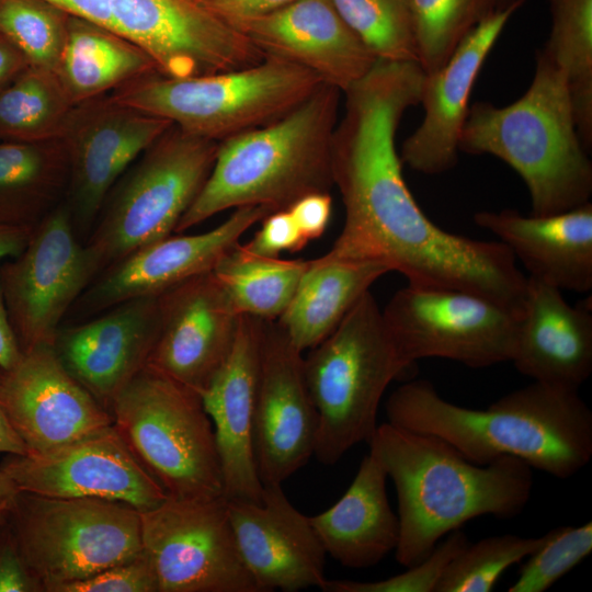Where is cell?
Segmentation results:
<instances>
[{"label": "cell", "instance_id": "40", "mask_svg": "<svg viewBox=\"0 0 592 592\" xmlns=\"http://www.w3.org/2000/svg\"><path fill=\"white\" fill-rule=\"evenodd\" d=\"M469 540L460 530L447 534L422 561L407 567L405 572L377 581L326 579L323 592H434L448 563L463 550Z\"/></svg>", "mask_w": 592, "mask_h": 592}, {"label": "cell", "instance_id": "13", "mask_svg": "<svg viewBox=\"0 0 592 592\" xmlns=\"http://www.w3.org/2000/svg\"><path fill=\"white\" fill-rule=\"evenodd\" d=\"M159 592H260L237 546L224 496L167 498L140 512Z\"/></svg>", "mask_w": 592, "mask_h": 592}, {"label": "cell", "instance_id": "14", "mask_svg": "<svg viewBox=\"0 0 592 592\" xmlns=\"http://www.w3.org/2000/svg\"><path fill=\"white\" fill-rule=\"evenodd\" d=\"M111 10L113 31L141 48L168 78L235 70L265 57L194 0H112Z\"/></svg>", "mask_w": 592, "mask_h": 592}, {"label": "cell", "instance_id": "35", "mask_svg": "<svg viewBox=\"0 0 592 592\" xmlns=\"http://www.w3.org/2000/svg\"><path fill=\"white\" fill-rule=\"evenodd\" d=\"M525 0H411L417 62L428 75L442 68L482 21Z\"/></svg>", "mask_w": 592, "mask_h": 592}, {"label": "cell", "instance_id": "51", "mask_svg": "<svg viewBox=\"0 0 592 592\" xmlns=\"http://www.w3.org/2000/svg\"><path fill=\"white\" fill-rule=\"evenodd\" d=\"M20 490L0 465V510L10 508Z\"/></svg>", "mask_w": 592, "mask_h": 592}, {"label": "cell", "instance_id": "19", "mask_svg": "<svg viewBox=\"0 0 592 592\" xmlns=\"http://www.w3.org/2000/svg\"><path fill=\"white\" fill-rule=\"evenodd\" d=\"M159 311L147 366L201 395L230 352L241 315L213 272L160 294Z\"/></svg>", "mask_w": 592, "mask_h": 592}, {"label": "cell", "instance_id": "17", "mask_svg": "<svg viewBox=\"0 0 592 592\" xmlns=\"http://www.w3.org/2000/svg\"><path fill=\"white\" fill-rule=\"evenodd\" d=\"M319 417L304 357L276 320H265L253 446L263 486L282 485L314 456Z\"/></svg>", "mask_w": 592, "mask_h": 592}, {"label": "cell", "instance_id": "52", "mask_svg": "<svg viewBox=\"0 0 592 592\" xmlns=\"http://www.w3.org/2000/svg\"><path fill=\"white\" fill-rule=\"evenodd\" d=\"M10 508L0 510V526L7 521Z\"/></svg>", "mask_w": 592, "mask_h": 592}, {"label": "cell", "instance_id": "16", "mask_svg": "<svg viewBox=\"0 0 592 592\" xmlns=\"http://www.w3.org/2000/svg\"><path fill=\"white\" fill-rule=\"evenodd\" d=\"M1 467L37 496L121 501L140 512L168 498L113 424L45 453L9 455Z\"/></svg>", "mask_w": 592, "mask_h": 592}, {"label": "cell", "instance_id": "47", "mask_svg": "<svg viewBox=\"0 0 592 592\" xmlns=\"http://www.w3.org/2000/svg\"><path fill=\"white\" fill-rule=\"evenodd\" d=\"M22 353L9 318L0 284V368H11L20 360Z\"/></svg>", "mask_w": 592, "mask_h": 592}, {"label": "cell", "instance_id": "15", "mask_svg": "<svg viewBox=\"0 0 592 592\" xmlns=\"http://www.w3.org/2000/svg\"><path fill=\"white\" fill-rule=\"evenodd\" d=\"M173 123L100 95L73 106L61 141L68 164V202L75 229L90 230L127 167Z\"/></svg>", "mask_w": 592, "mask_h": 592}, {"label": "cell", "instance_id": "25", "mask_svg": "<svg viewBox=\"0 0 592 592\" xmlns=\"http://www.w3.org/2000/svg\"><path fill=\"white\" fill-rule=\"evenodd\" d=\"M520 7H511L482 21L442 68L425 73L419 102L424 117L402 144L399 155L402 163L430 175L446 172L457 164L471 89L488 54Z\"/></svg>", "mask_w": 592, "mask_h": 592}, {"label": "cell", "instance_id": "24", "mask_svg": "<svg viewBox=\"0 0 592 592\" xmlns=\"http://www.w3.org/2000/svg\"><path fill=\"white\" fill-rule=\"evenodd\" d=\"M159 295L132 298L88 322L58 330L67 371L105 408L148 363L159 331Z\"/></svg>", "mask_w": 592, "mask_h": 592}, {"label": "cell", "instance_id": "2", "mask_svg": "<svg viewBox=\"0 0 592 592\" xmlns=\"http://www.w3.org/2000/svg\"><path fill=\"white\" fill-rule=\"evenodd\" d=\"M385 410L390 424L436 436L479 465L512 456L566 479L592 457V411L578 389L533 380L479 410L449 402L430 380L417 379L396 388Z\"/></svg>", "mask_w": 592, "mask_h": 592}, {"label": "cell", "instance_id": "41", "mask_svg": "<svg viewBox=\"0 0 592 592\" xmlns=\"http://www.w3.org/2000/svg\"><path fill=\"white\" fill-rule=\"evenodd\" d=\"M48 592H159L153 566L143 550L138 556L86 579L53 587Z\"/></svg>", "mask_w": 592, "mask_h": 592}, {"label": "cell", "instance_id": "12", "mask_svg": "<svg viewBox=\"0 0 592 592\" xmlns=\"http://www.w3.org/2000/svg\"><path fill=\"white\" fill-rule=\"evenodd\" d=\"M99 274L67 204L50 209L25 247L0 262V284L22 351L53 345L59 323Z\"/></svg>", "mask_w": 592, "mask_h": 592}, {"label": "cell", "instance_id": "38", "mask_svg": "<svg viewBox=\"0 0 592 592\" xmlns=\"http://www.w3.org/2000/svg\"><path fill=\"white\" fill-rule=\"evenodd\" d=\"M544 540L503 534L468 545L445 568L434 592H490L500 577L524 560Z\"/></svg>", "mask_w": 592, "mask_h": 592}, {"label": "cell", "instance_id": "33", "mask_svg": "<svg viewBox=\"0 0 592 592\" xmlns=\"http://www.w3.org/2000/svg\"><path fill=\"white\" fill-rule=\"evenodd\" d=\"M551 29L540 49L567 79L579 138L592 147V0H550Z\"/></svg>", "mask_w": 592, "mask_h": 592}, {"label": "cell", "instance_id": "27", "mask_svg": "<svg viewBox=\"0 0 592 592\" xmlns=\"http://www.w3.org/2000/svg\"><path fill=\"white\" fill-rule=\"evenodd\" d=\"M474 221L494 234L535 277L560 291L592 289V204L549 216L481 210Z\"/></svg>", "mask_w": 592, "mask_h": 592}, {"label": "cell", "instance_id": "9", "mask_svg": "<svg viewBox=\"0 0 592 592\" xmlns=\"http://www.w3.org/2000/svg\"><path fill=\"white\" fill-rule=\"evenodd\" d=\"M218 146L172 125L141 153L107 196L84 243L99 274L174 232L205 184Z\"/></svg>", "mask_w": 592, "mask_h": 592}, {"label": "cell", "instance_id": "50", "mask_svg": "<svg viewBox=\"0 0 592 592\" xmlns=\"http://www.w3.org/2000/svg\"><path fill=\"white\" fill-rule=\"evenodd\" d=\"M1 371V368H0ZM0 453L8 455H26L27 448L11 425L0 403Z\"/></svg>", "mask_w": 592, "mask_h": 592}, {"label": "cell", "instance_id": "26", "mask_svg": "<svg viewBox=\"0 0 592 592\" xmlns=\"http://www.w3.org/2000/svg\"><path fill=\"white\" fill-rule=\"evenodd\" d=\"M511 362L535 382L578 389L592 373V311L572 306L562 291L527 276Z\"/></svg>", "mask_w": 592, "mask_h": 592}, {"label": "cell", "instance_id": "8", "mask_svg": "<svg viewBox=\"0 0 592 592\" xmlns=\"http://www.w3.org/2000/svg\"><path fill=\"white\" fill-rule=\"evenodd\" d=\"M109 410L118 434L169 498L224 496L214 428L200 394L146 365Z\"/></svg>", "mask_w": 592, "mask_h": 592}, {"label": "cell", "instance_id": "5", "mask_svg": "<svg viewBox=\"0 0 592 592\" xmlns=\"http://www.w3.org/2000/svg\"><path fill=\"white\" fill-rule=\"evenodd\" d=\"M341 93L322 83L285 116L220 141L205 184L174 232L230 208L265 206L275 212L305 195L330 192Z\"/></svg>", "mask_w": 592, "mask_h": 592}, {"label": "cell", "instance_id": "37", "mask_svg": "<svg viewBox=\"0 0 592 592\" xmlns=\"http://www.w3.org/2000/svg\"><path fill=\"white\" fill-rule=\"evenodd\" d=\"M70 14L44 0H0V32L30 66L57 73Z\"/></svg>", "mask_w": 592, "mask_h": 592}, {"label": "cell", "instance_id": "46", "mask_svg": "<svg viewBox=\"0 0 592 592\" xmlns=\"http://www.w3.org/2000/svg\"><path fill=\"white\" fill-rule=\"evenodd\" d=\"M77 16L113 31L112 0H44ZM114 32V31H113Z\"/></svg>", "mask_w": 592, "mask_h": 592}, {"label": "cell", "instance_id": "43", "mask_svg": "<svg viewBox=\"0 0 592 592\" xmlns=\"http://www.w3.org/2000/svg\"><path fill=\"white\" fill-rule=\"evenodd\" d=\"M0 592H42L22 558L8 519L0 526Z\"/></svg>", "mask_w": 592, "mask_h": 592}, {"label": "cell", "instance_id": "21", "mask_svg": "<svg viewBox=\"0 0 592 592\" xmlns=\"http://www.w3.org/2000/svg\"><path fill=\"white\" fill-rule=\"evenodd\" d=\"M240 556L260 592L321 589L326 551L309 516L285 496L282 485L263 486L260 502L228 500Z\"/></svg>", "mask_w": 592, "mask_h": 592}, {"label": "cell", "instance_id": "4", "mask_svg": "<svg viewBox=\"0 0 592 592\" xmlns=\"http://www.w3.org/2000/svg\"><path fill=\"white\" fill-rule=\"evenodd\" d=\"M459 151L491 155L523 179L534 216L571 210L590 202L592 162L576 128L561 69L540 49L526 92L508 106L475 102L468 109Z\"/></svg>", "mask_w": 592, "mask_h": 592}, {"label": "cell", "instance_id": "22", "mask_svg": "<svg viewBox=\"0 0 592 592\" xmlns=\"http://www.w3.org/2000/svg\"><path fill=\"white\" fill-rule=\"evenodd\" d=\"M272 212L265 206L238 207L205 232L170 235L144 246L103 270L82 294L83 305L90 311L109 309L132 298L158 296L212 272L241 236Z\"/></svg>", "mask_w": 592, "mask_h": 592}, {"label": "cell", "instance_id": "1", "mask_svg": "<svg viewBox=\"0 0 592 592\" xmlns=\"http://www.w3.org/2000/svg\"><path fill=\"white\" fill-rule=\"evenodd\" d=\"M424 76L415 61L378 59L343 92L331 172L344 224L321 258L378 262L402 274L408 285L470 292L517 311L527 277L510 249L443 230L405 181L396 132L403 113L419 104Z\"/></svg>", "mask_w": 592, "mask_h": 592}, {"label": "cell", "instance_id": "10", "mask_svg": "<svg viewBox=\"0 0 592 592\" xmlns=\"http://www.w3.org/2000/svg\"><path fill=\"white\" fill-rule=\"evenodd\" d=\"M8 522L42 592L143 551L140 511L121 501L19 492Z\"/></svg>", "mask_w": 592, "mask_h": 592}, {"label": "cell", "instance_id": "3", "mask_svg": "<svg viewBox=\"0 0 592 592\" xmlns=\"http://www.w3.org/2000/svg\"><path fill=\"white\" fill-rule=\"evenodd\" d=\"M396 487L403 567L424 560L440 539L483 515L512 519L527 504L532 467L502 456L479 465L445 441L385 422L367 443Z\"/></svg>", "mask_w": 592, "mask_h": 592}, {"label": "cell", "instance_id": "36", "mask_svg": "<svg viewBox=\"0 0 592 592\" xmlns=\"http://www.w3.org/2000/svg\"><path fill=\"white\" fill-rule=\"evenodd\" d=\"M348 26L378 59L415 61L411 0H331Z\"/></svg>", "mask_w": 592, "mask_h": 592}, {"label": "cell", "instance_id": "7", "mask_svg": "<svg viewBox=\"0 0 592 592\" xmlns=\"http://www.w3.org/2000/svg\"><path fill=\"white\" fill-rule=\"evenodd\" d=\"M322 83L303 67L265 56L248 67L205 76L177 79L152 72L110 95L187 134L220 143L285 116Z\"/></svg>", "mask_w": 592, "mask_h": 592}, {"label": "cell", "instance_id": "28", "mask_svg": "<svg viewBox=\"0 0 592 592\" xmlns=\"http://www.w3.org/2000/svg\"><path fill=\"white\" fill-rule=\"evenodd\" d=\"M387 474L368 452L344 494L326 511L309 516L327 555L362 569L396 550L399 519L387 497Z\"/></svg>", "mask_w": 592, "mask_h": 592}, {"label": "cell", "instance_id": "34", "mask_svg": "<svg viewBox=\"0 0 592 592\" xmlns=\"http://www.w3.org/2000/svg\"><path fill=\"white\" fill-rule=\"evenodd\" d=\"M73 106L55 71L29 66L0 91V141L60 139Z\"/></svg>", "mask_w": 592, "mask_h": 592}, {"label": "cell", "instance_id": "6", "mask_svg": "<svg viewBox=\"0 0 592 592\" xmlns=\"http://www.w3.org/2000/svg\"><path fill=\"white\" fill-rule=\"evenodd\" d=\"M410 365L402 357L371 291L304 357L309 394L319 417L314 456L332 466L368 443L388 385Z\"/></svg>", "mask_w": 592, "mask_h": 592}, {"label": "cell", "instance_id": "29", "mask_svg": "<svg viewBox=\"0 0 592 592\" xmlns=\"http://www.w3.org/2000/svg\"><path fill=\"white\" fill-rule=\"evenodd\" d=\"M390 270L378 262L310 260L296 292L276 319L292 343L310 350L327 338L358 298Z\"/></svg>", "mask_w": 592, "mask_h": 592}, {"label": "cell", "instance_id": "30", "mask_svg": "<svg viewBox=\"0 0 592 592\" xmlns=\"http://www.w3.org/2000/svg\"><path fill=\"white\" fill-rule=\"evenodd\" d=\"M157 72L153 60L122 35L70 16L57 75L76 105Z\"/></svg>", "mask_w": 592, "mask_h": 592}, {"label": "cell", "instance_id": "31", "mask_svg": "<svg viewBox=\"0 0 592 592\" xmlns=\"http://www.w3.org/2000/svg\"><path fill=\"white\" fill-rule=\"evenodd\" d=\"M61 139L0 141V224L34 227L68 186Z\"/></svg>", "mask_w": 592, "mask_h": 592}, {"label": "cell", "instance_id": "53", "mask_svg": "<svg viewBox=\"0 0 592 592\" xmlns=\"http://www.w3.org/2000/svg\"><path fill=\"white\" fill-rule=\"evenodd\" d=\"M194 1H196V2H198V3H200V2H202V1H204V0H194Z\"/></svg>", "mask_w": 592, "mask_h": 592}, {"label": "cell", "instance_id": "45", "mask_svg": "<svg viewBox=\"0 0 592 592\" xmlns=\"http://www.w3.org/2000/svg\"><path fill=\"white\" fill-rule=\"evenodd\" d=\"M294 0H204L200 2L227 22L262 15Z\"/></svg>", "mask_w": 592, "mask_h": 592}, {"label": "cell", "instance_id": "39", "mask_svg": "<svg viewBox=\"0 0 592 592\" xmlns=\"http://www.w3.org/2000/svg\"><path fill=\"white\" fill-rule=\"evenodd\" d=\"M592 550V523L558 526L544 534L525 559L509 592H544L578 566Z\"/></svg>", "mask_w": 592, "mask_h": 592}, {"label": "cell", "instance_id": "23", "mask_svg": "<svg viewBox=\"0 0 592 592\" xmlns=\"http://www.w3.org/2000/svg\"><path fill=\"white\" fill-rule=\"evenodd\" d=\"M264 323L253 316H240L230 352L201 394L213 423L228 500H262L253 429Z\"/></svg>", "mask_w": 592, "mask_h": 592}, {"label": "cell", "instance_id": "42", "mask_svg": "<svg viewBox=\"0 0 592 592\" xmlns=\"http://www.w3.org/2000/svg\"><path fill=\"white\" fill-rule=\"evenodd\" d=\"M261 223L251 240L241 244L248 252L277 258L283 251L296 252L308 243L288 209L272 212Z\"/></svg>", "mask_w": 592, "mask_h": 592}, {"label": "cell", "instance_id": "48", "mask_svg": "<svg viewBox=\"0 0 592 592\" xmlns=\"http://www.w3.org/2000/svg\"><path fill=\"white\" fill-rule=\"evenodd\" d=\"M30 62L15 45L0 32V91L21 75Z\"/></svg>", "mask_w": 592, "mask_h": 592}, {"label": "cell", "instance_id": "11", "mask_svg": "<svg viewBox=\"0 0 592 592\" xmlns=\"http://www.w3.org/2000/svg\"><path fill=\"white\" fill-rule=\"evenodd\" d=\"M382 311L409 365L440 357L485 368L512 360L519 317L480 295L407 285Z\"/></svg>", "mask_w": 592, "mask_h": 592}, {"label": "cell", "instance_id": "49", "mask_svg": "<svg viewBox=\"0 0 592 592\" xmlns=\"http://www.w3.org/2000/svg\"><path fill=\"white\" fill-rule=\"evenodd\" d=\"M32 228L0 224V261L16 255L25 247Z\"/></svg>", "mask_w": 592, "mask_h": 592}, {"label": "cell", "instance_id": "32", "mask_svg": "<svg viewBox=\"0 0 592 592\" xmlns=\"http://www.w3.org/2000/svg\"><path fill=\"white\" fill-rule=\"evenodd\" d=\"M310 260L257 255L241 243L212 271L240 315L276 320L292 300Z\"/></svg>", "mask_w": 592, "mask_h": 592}, {"label": "cell", "instance_id": "44", "mask_svg": "<svg viewBox=\"0 0 592 592\" xmlns=\"http://www.w3.org/2000/svg\"><path fill=\"white\" fill-rule=\"evenodd\" d=\"M287 209L309 242L326 231L332 212V197L330 192L311 193L297 200Z\"/></svg>", "mask_w": 592, "mask_h": 592}, {"label": "cell", "instance_id": "20", "mask_svg": "<svg viewBox=\"0 0 592 592\" xmlns=\"http://www.w3.org/2000/svg\"><path fill=\"white\" fill-rule=\"evenodd\" d=\"M228 23L264 56L303 67L342 93L378 60L331 0H294L272 12Z\"/></svg>", "mask_w": 592, "mask_h": 592}, {"label": "cell", "instance_id": "18", "mask_svg": "<svg viewBox=\"0 0 592 592\" xmlns=\"http://www.w3.org/2000/svg\"><path fill=\"white\" fill-rule=\"evenodd\" d=\"M0 403L27 454H39L113 424L110 410L64 366L53 345L23 351L0 371Z\"/></svg>", "mask_w": 592, "mask_h": 592}]
</instances>
